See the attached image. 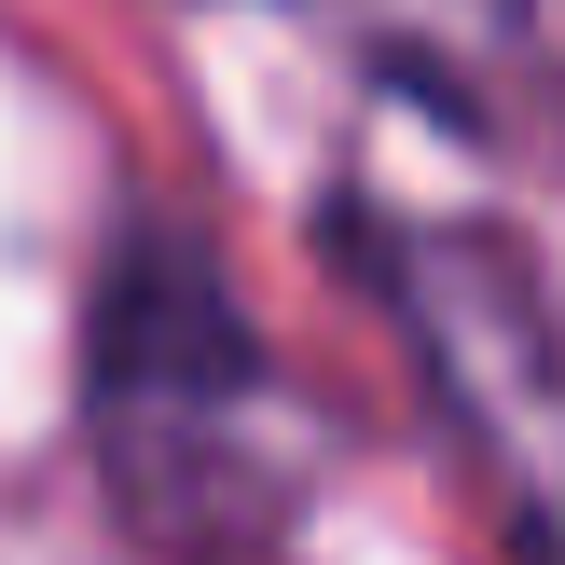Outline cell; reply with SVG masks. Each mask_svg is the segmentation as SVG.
Returning a JSON list of instances; mask_svg holds the SVG:
<instances>
[{"label": "cell", "mask_w": 565, "mask_h": 565, "mask_svg": "<svg viewBox=\"0 0 565 565\" xmlns=\"http://www.w3.org/2000/svg\"><path fill=\"white\" fill-rule=\"evenodd\" d=\"M373 28H401V55H497L524 28V0H359Z\"/></svg>", "instance_id": "cell-2"}, {"label": "cell", "mask_w": 565, "mask_h": 565, "mask_svg": "<svg viewBox=\"0 0 565 565\" xmlns=\"http://www.w3.org/2000/svg\"><path fill=\"white\" fill-rule=\"evenodd\" d=\"M83 428L97 483L152 552H263L290 524V456H276V359L221 263L180 221H138L83 318Z\"/></svg>", "instance_id": "cell-1"}, {"label": "cell", "mask_w": 565, "mask_h": 565, "mask_svg": "<svg viewBox=\"0 0 565 565\" xmlns=\"http://www.w3.org/2000/svg\"><path fill=\"white\" fill-rule=\"evenodd\" d=\"M497 524H511V565H565V511L552 497H497Z\"/></svg>", "instance_id": "cell-3"}]
</instances>
